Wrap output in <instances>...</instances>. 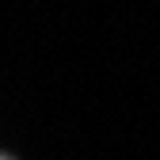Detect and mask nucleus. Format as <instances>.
I'll return each mask as SVG.
<instances>
[{
    "mask_svg": "<svg viewBox=\"0 0 160 160\" xmlns=\"http://www.w3.org/2000/svg\"><path fill=\"white\" fill-rule=\"evenodd\" d=\"M0 160H8V156H0Z\"/></svg>",
    "mask_w": 160,
    "mask_h": 160,
    "instance_id": "1",
    "label": "nucleus"
}]
</instances>
